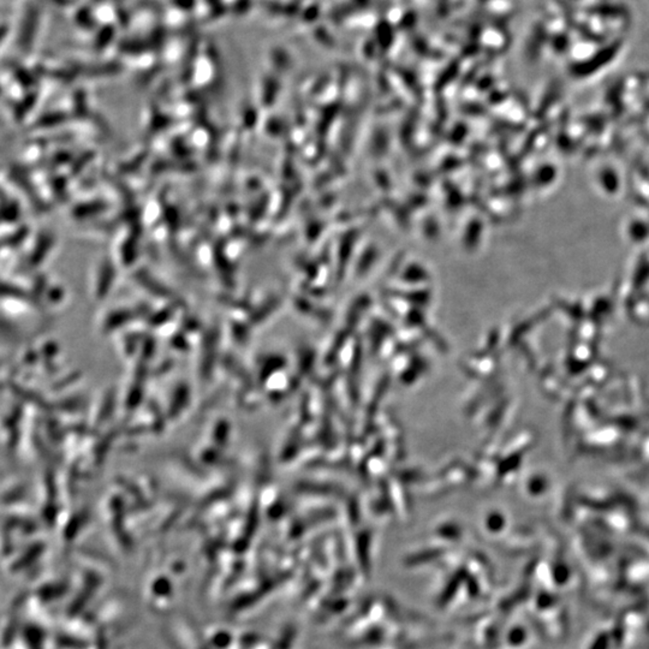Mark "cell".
<instances>
[{
  "mask_svg": "<svg viewBox=\"0 0 649 649\" xmlns=\"http://www.w3.org/2000/svg\"><path fill=\"white\" fill-rule=\"evenodd\" d=\"M610 636L606 633H601L597 635V637L594 640L593 644L590 645V649H608L610 645Z\"/></svg>",
  "mask_w": 649,
  "mask_h": 649,
  "instance_id": "6da1fadb",
  "label": "cell"
},
{
  "mask_svg": "<svg viewBox=\"0 0 649 649\" xmlns=\"http://www.w3.org/2000/svg\"><path fill=\"white\" fill-rule=\"evenodd\" d=\"M645 630H647V633H649V624L647 625V628H645Z\"/></svg>",
  "mask_w": 649,
  "mask_h": 649,
  "instance_id": "7a4b0ae2",
  "label": "cell"
}]
</instances>
